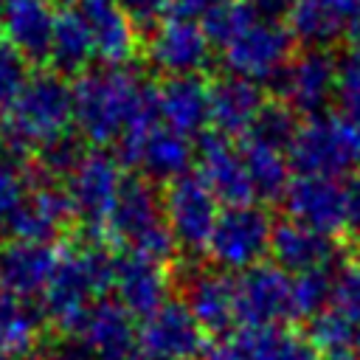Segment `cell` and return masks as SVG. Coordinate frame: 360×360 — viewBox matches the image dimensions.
Instances as JSON below:
<instances>
[{
  "label": "cell",
  "instance_id": "29",
  "mask_svg": "<svg viewBox=\"0 0 360 360\" xmlns=\"http://www.w3.org/2000/svg\"><path fill=\"white\" fill-rule=\"evenodd\" d=\"M93 56H96V51H93V39H90V31H87L82 11L65 8L62 14H56L53 39H51V51H48L53 70L59 76L87 73V65Z\"/></svg>",
  "mask_w": 360,
  "mask_h": 360
},
{
  "label": "cell",
  "instance_id": "26",
  "mask_svg": "<svg viewBox=\"0 0 360 360\" xmlns=\"http://www.w3.org/2000/svg\"><path fill=\"white\" fill-rule=\"evenodd\" d=\"M262 107V90L248 79L225 76L211 84V124L225 138L250 132Z\"/></svg>",
  "mask_w": 360,
  "mask_h": 360
},
{
  "label": "cell",
  "instance_id": "43",
  "mask_svg": "<svg viewBox=\"0 0 360 360\" xmlns=\"http://www.w3.org/2000/svg\"><path fill=\"white\" fill-rule=\"evenodd\" d=\"M202 360H248L236 340H214L205 346Z\"/></svg>",
  "mask_w": 360,
  "mask_h": 360
},
{
  "label": "cell",
  "instance_id": "38",
  "mask_svg": "<svg viewBox=\"0 0 360 360\" xmlns=\"http://www.w3.org/2000/svg\"><path fill=\"white\" fill-rule=\"evenodd\" d=\"M28 76H31L28 73V59L0 31V110H8L11 107V101L25 87Z\"/></svg>",
  "mask_w": 360,
  "mask_h": 360
},
{
  "label": "cell",
  "instance_id": "10",
  "mask_svg": "<svg viewBox=\"0 0 360 360\" xmlns=\"http://www.w3.org/2000/svg\"><path fill=\"white\" fill-rule=\"evenodd\" d=\"M295 318L292 278L276 264H256L236 278V323L242 329L284 326Z\"/></svg>",
  "mask_w": 360,
  "mask_h": 360
},
{
  "label": "cell",
  "instance_id": "3",
  "mask_svg": "<svg viewBox=\"0 0 360 360\" xmlns=\"http://www.w3.org/2000/svg\"><path fill=\"white\" fill-rule=\"evenodd\" d=\"M73 121V87L56 70H37L28 76L20 96L3 110L0 143L25 155L31 143L42 146L68 132Z\"/></svg>",
  "mask_w": 360,
  "mask_h": 360
},
{
  "label": "cell",
  "instance_id": "50",
  "mask_svg": "<svg viewBox=\"0 0 360 360\" xmlns=\"http://www.w3.org/2000/svg\"><path fill=\"white\" fill-rule=\"evenodd\" d=\"M82 3H87V0H82Z\"/></svg>",
  "mask_w": 360,
  "mask_h": 360
},
{
  "label": "cell",
  "instance_id": "20",
  "mask_svg": "<svg viewBox=\"0 0 360 360\" xmlns=\"http://www.w3.org/2000/svg\"><path fill=\"white\" fill-rule=\"evenodd\" d=\"M59 264V253L45 242H22L14 239L0 248V290L34 298L45 292Z\"/></svg>",
  "mask_w": 360,
  "mask_h": 360
},
{
  "label": "cell",
  "instance_id": "35",
  "mask_svg": "<svg viewBox=\"0 0 360 360\" xmlns=\"http://www.w3.org/2000/svg\"><path fill=\"white\" fill-rule=\"evenodd\" d=\"M84 155H87V152H84V146H82V138L65 132V135H59V138H53V141H48V143L39 146V152H37V166H39L42 174H48L51 180H53V177H70L73 169L82 163Z\"/></svg>",
  "mask_w": 360,
  "mask_h": 360
},
{
  "label": "cell",
  "instance_id": "19",
  "mask_svg": "<svg viewBox=\"0 0 360 360\" xmlns=\"http://www.w3.org/2000/svg\"><path fill=\"white\" fill-rule=\"evenodd\" d=\"M183 304L202 332L225 335L236 323V281L222 270H191L183 281Z\"/></svg>",
  "mask_w": 360,
  "mask_h": 360
},
{
  "label": "cell",
  "instance_id": "4",
  "mask_svg": "<svg viewBox=\"0 0 360 360\" xmlns=\"http://www.w3.org/2000/svg\"><path fill=\"white\" fill-rule=\"evenodd\" d=\"M110 236L124 245L135 256H146L152 262H166L174 256L177 245L166 222L163 197L155 191L149 180H127L121 197L107 219Z\"/></svg>",
  "mask_w": 360,
  "mask_h": 360
},
{
  "label": "cell",
  "instance_id": "42",
  "mask_svg": "<svg viewBox=\"0 0 360 360\" xmlns=\"http://www.w3.org/2000/svg\"><path fill=\"white\" fill-rule=\"evenodd\" d=\"M42 360H98V357L84 343H79L76 338H70V340H62V343L51 346L42 354Z\"/></svg>",
  "mask_w": 360,
  "mask_h": 360
},
{
  "label": "cell",
  "instance_id": "32",
  "mask_svg": "<svg viewBox=\"0 0 360 360\" xmlns=\"http://www.w3.org/2000/svg\"><path fill=\"white\" fill-rule=\"evenodd\" d=\"M262 11H259V6L253 3V0H231V3H225V6H219L217 11H211L205 20H202V31H205V37L211 39V42H217V45H228V42H233L242 31H248L253 22H259L262 17H259Z\"/></svg>",
  "mask_w": 360,
  "mask_h": 360
},
{
  "label": "cell",
  "instance_id": "33",
  "mask_svg": "<svg viewBox=\"0 0 360 360\" xmlns=\"http://www.w3.org/2000/svg\"><path fill=\"white\" fill-rule=\"evenodd\" d=\"M298 127L301 124H298L295 112L287 104H264L259 118H256V124H253V129L248 132V138L259 141L264 146H273L278 152H287L290 143L298 135Z\"/></svg>",
  "mask_w": 360,
  "mask_h": 360
},
{
  "label": "cell",
  "instance_id": "24",
  "mask_svg": "<svg viewBox=\"0 0 360 360\" xmlns=\"http://www.w3.org/2000/svg\"><path fill=\"white\" fill-rule=\"evenodd\" d=\"M82 17L87 22L93 51L107 68H124V62L132 59L138 45V31L127 20V14L118 8L115 0H87L82 3Z\"/></svg>",
  "mask_w": 360,
  "mask_h": 360
},
{
  "label": "cell",
  "instance_id": "8",
  "mask_svg": "<svg viewBox=\"0 0 360 360\" xmlns=\"http://www.w3.org/2000/svg\"><path fill=\"white\" fill-rule=\"evenodd\" d=\"M292 59V37L276 20H259L222 48V62L231 76L248 82H273Z\"/></svg>",
  "mask_w": 360,
  "mask_h": 360
},
{
  "label": "cell",
  "instance_id": "23",
  "mask_svg": "<svg viewBox=\"0 0 360 360\" xmlns=\"http://www.w3.org/2000/svg\"><path fill=\"white\" fill-rule=\"evenodd\" d=\"M70 217H73V205L65 188L42 186L25 194V200L20 202V208L11 214L6 225L14 239L51 245V239L70 222Z\"/></svg>",
  "mask_w": 360,
  "mask_h": 360
},
{
  "label": "cell",
  "instance_id": "46",
  "mask_svg": "<svg viewBox=\"0 0 360 360\" xmlns=\"http://www.w3.org/2000/svg\"><path fill=\"white\" fill-rule=\"evenodd\" d=\"M129 360H160V357H155V354H149V352H143V349H138Z\"/></svg>",
  "mask_w": 360,
  "mask_h": 360
},
{
  "label": "cell",
  "instance_id": "49",
  "mask_svg": "<svg viewBox=\"0 0 360 360\" xmlns=\"http://www.w3.org/2000/svg\"><path fill=\"white\" fill-rule=\"evenodd\" d=\"M0 360H11V357H6V354H0Z\"/></svg>",
  "mask_w": 360,
  "mask_h": 360
},
{
  "label": "cell",
  "instance_id": "28",
  "mask_svg": "<svg viewBox=\"0 0 360 360\" xmlns=\"http://www.w3.org/2000/svg\"><path fill=\"white\" fill-rule=\"evenodd\" d=\"M194 160V146L186 135L169 129V127H155L146 141L141 143V152H138V169H143L146 177L152 180H166V183H174L177 177L186 174L188 163Z\"/></svg>",
  "mask_w": 360,
  "mask_h": 360
},
{
  "label": "cell",
  "instance_id": "14",
  "mask_svg": "<svg viewBox=\"0 0 360 360\" xmlns=\"http://www.w3.org/2000/svg\"><path fill=\"white\" fill-rule=\"evenodd\" d=\"M70 335L84 343L98 360H129L141 349L135 321L115 298H98L96 304H90Z\"/></svg>",
  "mask_w": 360,
  "mask_h": 360
},
{
  "label": "cell",
  "instance_id": "37",
  "mask_svg": "<svg viewBox=\"0 0 360 360\" xmlns=\"http://www.w3.org/2000/svg\"><path fill=\"white\" fill-rule=\"evenodd\" d=\"M329 309L343 315L349 323L360 326V259L338 267L332 273V301Z\"/></svg>",
  "mask_w": 360,
  "mask_h": 360
},
{
  "label": "cell",
  "instance_id": "1",
  "mask_svg": "<svg viewBox=\"0 0 360 360\" xmlns=\"http://www.w3.org/2000/svg\"><path fill=\"white\" fill-rule=\"evenodd\" d=\"M152 112H158L155 90L129 68H93L73 84V121L93 143H118L138 118Z\"/></svg>",
  "mask_w": 360,
  "mask_h": 360
},
{
  "label": "cell",
  "instance_id": "39",
  "mask_svg": "<svg viewBox=\"0 0 360 360\" xmlns=\"http://www.w3.org/2000/svg\"><path fill=\"white\" fill-rule=\"evenodd\" d=\"M338 101L343 118L360 129V48H352L338 62Z\"/></svg>",
  "mask_w": 360,
  "mask_h": 360
},
{
  "label": "cell",
  "instance_id": "16",
  "mask_svg": "<svg viewBox=\"0 0 360 360\" xmlns=\"http://www.w3.org/2000/svg\"><path fill=\"white\" fill-rule=\"evenodd\" d=\"M287 31L307 48H326L360 22V0H290Z\"/></svg>",
  "mask_w": 360,
  "mask_h": 360
},
{
  "label": "cell",
  "instance_id": "21",
  "mask_svg": "<svg viewBox=\"0 0 360 360\" xmlns=\"http://www.w3.org/2000/svg\"><path fill=\"white\" fill-rule=\"evenodd\" d=\"M270 253L276 259V267H281L287 276H304L312 270H329V264L338 256V245L332 236L309 225L284 219L273 228Z\"/></svg>",
  "mask_w": 360,
  "mask_h": 360
},
{
  "label": "cell",
  "instance_id": "44",
  "mask_svg": "<svg viewBox=\"0 0 360 360\" xmlns=\"http://www.w3.org/2000/svg\"><path fill=\"white\" fill-rule=\"evenodd\" d=\"M349 228L360 233V177L349 183Z\"/></svg>",
  "mask_w": 360,
  "mask_h": 360
},
{
  "label": "cell",
  "instance_id": "34",
  "mask_svg": "<svg viewBox=\"0 0 360 360\" xmlns=\"http://www.w3.org/2000/svg\"><path fill=\"white\" fill-rule=\"evenodd\" d=\"M28 194V163L20 152L0 143V222H8L11 214Z\"/></svg>",
  "mask_w": 360,
  "mask_h": 360
},
{
  "label": "cell",
  "instance_id": "12",
  "mask_svg": "<svg viewBox=\"0 0 360 360\" xmlns=\"http://www.w3.org/2000/svg\"><path fill=\"white\" fill-rule=\"evenodd\" d=\"M284 205L290 211V219L309 225L326 236L349 228V186H343L340 180L298 174L287 186Z\"/></svg>",
  "mask_w": 360,
  "mask_h": 360
},
{
  "label": "cell",
  "instance_id": "36",
  "mask_svg": "<svg viewBox=\"0 0 360 360\" xmlns=\"http://www.w3.org/2000/svg\"><path fill=\"white\" fill-rule=\"evenodd\" d=\"M332 301V273L329 270H312L292 278V304L295 318H315L326 309Z\"/></svg>",
  "mask_w": 360,
  "mask_h": 360
},
{
  "label": "cell",
  "instance_id": "6",
  "mask_svg": "<svg viewBox=\"0 0 360 360\" xmlns=\"http://www.w3.org/2000/svg\"><path fill=\"white\" fill-rule=\"evenodd\" d=\"M273 219L262 205H225L214 225L208 256L222 270H250L262 264L273 242Z\"/></svg>",
  "mask_w": 360,
  "mask_h": 360
},
{
  "label": "cell",
  "instance_id": "7",
  "mask_svg": "<svg viewBox=\"0 0 360 360\" xmlns=\"http://www.w3.org/2000/svg\"><path fill=\"white\" fill-rule=\"evenodd\" d=\"M121 163L107 152H87L82 163L68 177V200L73 205V217L84 222L87 231H104L107 219L124 188Z\"/></svg>",
  "mask_w": 360,
  "mask_h": 360
},
{
  "label": "cell",
  "instance_id": "17",
  "mask_svg": "<svg viewBox=\"0 0 360 360\" xmlns=\"http://www.w3.org/2000/svg\"><path fill=\"white\" fill-rule=\"evenodd\" d=\"M197 163H200V180L225 205H245L253 200V186L248 177L242 149H236L225 135L219 132L202 135L197 146Z\"/></svg>",
  "mask_w": 360,
  "mask_h": 360
},
{
  "label": "cell",
  "instance_id": "30",
  "mask_svg": "<svg viewBox=\"0 0 360 360\" xmlns=\"http://www.w3.org/2000/svg\"><path fill=\"white\" fill-rule=\"evenodd\" d=\"M236 343L248 360H323V354L307 338L284 326L242 329L236 335Z\"/></svg>",
  "mask_w": 360,
  "mask_h": 360
},
{
  "label": "cell",
  "instance_id": "13",
  "mask_svg": "<svg viewBox=\"0 0 360 360\" xmlns=\"http://www.w3.org/2000/svg\"><path fill=\"white\" fill-rule=\"evenodd\" d=\"M211 56V39L205 37L202 25H197L194 20H166L160 22L146 45V59L155 70L166 73V79L172 76H197V70H202L208 65Z\"/></svg>",
  "mask_w": 360,
  "mask_h": 360
},
{
  "label": "cell",
  "instance_id": "11",
  "mask_svg": "<svg viewBox=\"0 0 360 360\" xmlns=\"http://www.w3.org/2000/svg\"><path fill=\"white\" fill-rule=\"evenodd\" d=\"M273 87L292 112L321 115V110L338 96V62L318 48H307L292 56L273 79Z\"/></svg>",
  "mask_w": 360,
  "mask_h": 360
},
{
  "label": "cell",
  "instance_id": "48",
  "mask_svg": "<svg viewBox=\"0 0 360 360\" xmlns=\"http://www.w3.org/2000/svg\"><path fill=\"white\" fill-rule=\"evenodd\" d=\"M8 3H11V0H0V14L6 11V6H8Z\"/></svg>",
  "mask_w": 360,
  "mask_h": 360
},
{
  "label": "cell",
  "instance_id": "41",
  "mask_svg": "<svg viewBox=\"0 0 360 360\" xmlns=\"http://www.w3.org/2000/svg\"><path fill=\"white\" fill-rule=\"evenodd\" d=\"M225 3H231V0H172V8L183 20H205L211 11H217Z\"/></svg>",
  "mask_w": 360,
  "mask_h": 360
},
{
  "label": "cell",
  "instance_id": "22",
  "mask_svg": "<svg viewBox=\"0 0 360 360\" xmlns=\"http://www.w3.org/2000/svg\"><path fill=\"white\" fill-rule=\"evenodd\" d=\"M158 115L180 135H197L211 124V87L200 76H172L155 90Z\"/></svg>",
  "mask_w": 360,
  "mask_h": 360
},
{
  "label": "cell",
  "instance_id": "5",
  "mask_svg": "<svg viewBox=\"0 0 360 360\" xmlns=\"http://www.w3.org/2000/svg\"><path fill=\"white\" fill-rule=\"evenodd\" d=\"M287 160L298 174L332 180L352 174L360 166V129L343 115H312L298 127Z\"/></svg>",
  "mask_w": 360,
  "mask_h": 360
},
{
  "label": "cell",
  "instance_id": "47",
  "mask_svg": "<svg viewBox=\"0 0 360 360\" xmlns=\"http://www.w3.org/2000/svg\"><path fill=\"white\" fill-rule=\"evenodd\" d=\"M352 34H354V39H357V48H360V22L354 25V31H352Z\"/></svg>",
  "mask_w": 360,
  "mask_h": 360
},
{
  "label": "cell",
  "instance_id": "9",
  "mask_svg": "<svg viewBox=\"0 0 360 360\" xmlns=\"http://www.w3.org/2000/svg\"><path fill=\"white\" fill-rule=\"evenodd\" d=\"M163 211L177 248H183L186 253L208 250L214 225L219 219V208L214 191L200 177L183 174L174 183H169L163 194Z\"/></svg>",
  "mask_w": 360,
  "mask_h": 360
},
{
  "label": "cell",
  "instance_id": "2",
  "mask_svg": "<svg viewBox=\"0 0 360 360\" xmlns=\"http://www.w3.org/2000/svg\"><path fill=\"white\" fill-rule=\"evenodd\" d=\"M101 231H87V239L59 256L56 273L42 292V312L59 329L70 332L90 304L104 298L115 281V256L98 239Z\"/></svg>",
  "mask_w": 360,
  "mask_h": 360
},
{
  "label": "cell",
  "instance_id": "25",
  "mask_svg": "<svg viewBox=\"0 0 360 360\" xmlns=\"http://www.w3.org/2000/svg\"><path fill=\"white\" fill-rule=\"evenodd\" d=\"M6 39L25 59H48L56 14L51 0H11L0 14Z\"/></svg>",
  "mask_w": 360,
  "mask_h": 360
},
{
  "label": "cell",
  "instance_id": "18",
  "mask_svg": "<svg viewBox=\"0 0 360 360\" xmlns=\"http://www.w3.org/2000/svg\"><path fill=\"white\" fill-rule=\"evenodd\" d=\"M169 273L160 262H152L146 256L127 253L115 262V301L132 315L146 321L155 315L163 304H169Z\"/></svg>",
  "mask_w": 360,
  "mask_h": 360
},
{
  "label": "cell",
  "instance_id": "40",
  "mask_svg": "<svg viewBox=\"0 0 360 360\" xmlns=\"http://www.w3.org/2000/svg\"><path fill=\"white\" fill-rule=\"evenodd\" d=\"M115 3L127 14L135 31H155L160 22H166V14L172 8V0H115Z\"/></svg>",
  "mask_w": 360,
  "mask_h": 360
},
{
  "label": "cell",
  "instance_id": "15",
  "mask_svg": "<svg viewBox=\"0 0 360 360\" xmlns=\"http://www.w3.org/2000/svg\"><path fill=\"white\" fill-rule=\"evenodd\" d=\"M138 346L160 360H191L205 352V332L183 301H169L141 323Z\"/></svg>",
  "mask_w": 360,
  "mask_h": 360
},
{
  "label": "cell",
  "instance_id": "31",
  "mask_svg": "<svg viewBox=\"0 0 360 360\" xmlns=\"http://www.w3.org/2000/svg\"><path fill=\"white\" fill-rule=\"evenodd\" d=\"M242 158H245V166H248L253 197L262 200V202L284 200L287 186H290V160H287V155L248 138L245 146H242Z\"/></svg>",
  "mask_w": 360,
  "mask_h": 360
},
{
  "label": "cell",
  "instance_id": "27",
  "mask_svg": "<svg viewBox=\"0 0 360 360\" xmlns=\"http://www.w3.org/2000/svg\"><path fill=\"white\" fill-rule=\"evenodd\" d=\"M45 312L31 298L0 290V354L22 360L37 352Z\"/></svg>",
  "mask_w": 360,
  "mask_h": 360
},
{
  "label": "cell",
  "instance_id": "45",
  "mask_svg": "<svg viewBox=\"0 0 360 360\" xmlns=\"http://www.w3.org/2000/svg\"><path fill=\"white\" fill-rule=\"evenodd\" d=\"M253 3L259 6V11H276V8H281V6L287 8L290 0H253Z\"/></svg>",
  "mask_w": 360,
  "mask_h": 360
}]
</instances>
